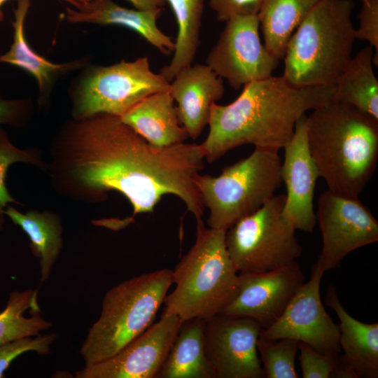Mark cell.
<instances>
[{"label":"cell","mask_w":378,"mask_h":378,"mask_svg":"<svg viewBox=\"0 0 378 378\" xmlns=\"http://www.w3.org/2000/svg\"><path fill=\"white\" fill-rule=\"evenodd\" d=\"M32 111L33 104L29 99H8L0 95V125L24 126L30 119Z\"/></svg>","instance_id":"cell-33"},{"label":"cell","mask_w":378,"mask_h":378,"mask_svg":"<svg viewBox=\"0 0 378 378\" xmlns=\"http://www.w3.org/2000/svg\"><path fill=\"white\" fill-rule=\"evenodd\" d=\"M325 303L336 313L341 357L350 364L360 377H378V323H365L351 316L344 308L335 288L330 285Z\"/></svg>","instance_id":"cell-21"},{"label":"cell","mask_w":378,"mask_h":378,"mask_svg":"<svg viewBox=\"0 0 378 378\" xmlns=\"http://www.w3.org/2000/svg\"><path fill=\"white\" fill-rule=\"evenodd\" d=\"M262 0H209L218 20L227 22L234 16L258 15Z\"/></svg>","instance_id":"cell-34"},{"label":"cell","mask_w":378,"mask_h":378,"mask_svg":"<svg viewBox=\"0 0 378 378\" xmlns=\"http://www.w3.org/2000/svg\"><path fill=\"white\" fill-rule=\"evenodd\" d=\"M279 150L255 148L217 176L200 175L195 184L209 211V227L227 230L262 206L282 183Z\"/></svg>","instance_id":"cell-7"},{"label":"cell","mask_w":378,"mask_h":378,"mask_svg":"<svg viewBox=\"0 0 378 378\" xmlns=\"http://www.w3.org/2000/svg\"><path fill=\"white\" fill-rule=\"evenodd\" d=\"M9 0H0V22L4 20V13L3 11V7L4 4L8 2ZM69 4H70L74 8H76L78 4L75 0H63Z\"/></svg>","instance_id":"cell-36"},{"label":"cell","mask_w":378,"mask_h":378,"mask_svg":"<svg viewBox=\"0 0 378 378\" xmlns=\"http://www.w3.org/2000/svg\"><path fill=\"white\" fill-rule=\"evenodd\" d=\"M5 215L29 237L32 253L39 258L41 282L47 281L62 246L59 218L48 211H29L22 214L12 206L6 209Z\"/></svg>","instance_id":"cell-25"},{"label":"cell","mask_w":378,"mask_h":378,"mask_svg":"<svg viewBox=\"0 0 378 378\" xmlns=\"http://www.w3.org/2000/svg\"><path fill=\"white\" fill-rule=\"evenodd\" d=\"M56 338L54 333L38 335L17 339L0 345V378L4 377V372L11 362L20 355L35 351L39 354H48Z\"/></svg>","instance_id":"cell-30"},{"label":"cell","mask_w":378,"mask_h":378,"mask_svg":"<svg viewBox=\"0 0 378 378\" xmlns=\"http://www.w3.org/2000/svg\"><path fill=\"white\" fill-rule=\"evenodd\" d=\"M120 118L155 146L178 144L188 137L179 122L175 102L169 90L148 95Z\"/></svg>","instance_id":"cell-20"},{"label":"cell","mask_w":378,"mask_h":378,"mask_svg":"<svg viewBox=\"0 0 378 378\" xmlns=\"http://www.w3.org/2000/svg\"><path fill=\"white\" fill-rule=\"evenodd\" d=\"M353 0H322L287 44L282 76L296 87L335 85L351 59L355 37Z\"/></svg>","instance_id":"cell-5"},{"label":"cell","mask_w":378,"mask_h":378,"mask_svg":"<svg viewBox=\"0 0 378 378\" xmlns=\"http://www.w3.org/2000/svg\"><path fill=\"white\" fill-rule=\"evenodd\" d=\"M172 284V270L164 268L135 276L108 290L101 314L80 346L85 366L111 357L147 330Z\"/></svg>","instance_id":"cell-6"},{"label":"cell","mask_w":378,"mask_h":378,"mask_svg":"<svg viewBox=\"0 0 378 378\" xmlns=\"http://www.w3.org/2000/svg\"><path fill=\"white\" fill-rule=\"evenodd\" d=\"M52 150V183L64 195L96 202L117 191L134 215L152 212L163 196L173 195L195 219L204 214L195 181L204 167L200 144L155 146L120 117L100 113L66 122Z\"/></svg>","instance_id":"cell-1"},{"label":"cell","mask_w":378,"mask_h":378,"mask_svg":"<svg viewBox=\"0 0 378 378\" xmlns=\"http://www.w3.org/2000/svg\"><path fill=\"white\" fill-rule=\"evenodd\" d=\"M300 342L290 338L258 337L257 349L265 377L298 378L295 360Z\"/></svg>","instance_id":"cell-28"},{"label":"cell","mask_w":378,"mask_h":378,"mask_svg":"<svg viewBox=\"0 0 378 378\" xmlns=\"http://www.w3.org/2000/svg\"><path fill=\"white\" fill-rule=\"evenodd\" d=\"M374 49H361L338 78L332 101L346 104L378 120V80L373 70Z\"/></svg>","instance_id":"cell-23"},{"label":"cell","mask_w":378,"mask_h":378,"mask_svg":"<svg viewBox=\"0 0 378 378\" xmlns=\"http://www.w3.org/2000/svg\"><path fill=\"white\" fill-rule=\"evenodd\" d=\"M335 85L296 87L282 76L244 86L232 103L211 108L209 133L200 144L214 162L232 148L247 144L279 150L290 140L298 120L309 110L332 100Z\"/></svg>","instance_id":"cell-2"},{"label":"cell","mask_w":378,"mask_h":378,"mask_svg":"<svg viewBox=\"0 0 378 378\" xmlns=\"http://www.w3.org/2000/svg\"><path fill=\"white\" fill-rule=\"evenodd\" d=\"M205 321H183L157 378H216L204 349Z\"/></svg>","instance_id":"cell-22"},{"label":"cell","mask_w":378,"mask_h":378,"mask_svg":"<svg viewBox=\"0 0 378 378\" xmlns=\"http://www.w3.org/2000/svg\"><path fill=\"white\" fill-rule=\"evenodd\" d=\"M162 8L131 9L112 0H93L67 7L64 18L70 23H89L99 25H118L134 31L163 54L174 52L175 43L158 26Z\"/></svg>","instance_id":"cell-19"},{"label":"cell","mask_w":378,"mask_h":378,"mask_svg":"<svg viewBox=\"0 0 378 378\" xmlns=\"http://www.w3.org/2000/svg\"><path fill=\"white\" fill-rule=\"evenodd\" d=\"M300 365L304 378H330L339 355L318 352L309 344L300 342Z\"/></svg>","instance_id":"cell-31"},{"label":"cell","mask_w":378,"mask_h":378,"mask_svg":"<svg viewBox=\"0 0 378 378\" xmlns=\"http://www.w3.org/2000/svg\"><path fill=\"white\" fill-rule=\"evenodd\" d=\"M306 115L309 150L329 190L358 197L378 160V120L335 101Z\"/></svg>","instance_id":"cell-3"},{"label":"cell","mask_w":378,"mask_h":378,"mask_svg":"<svg viewBox=\"0 0 378 378\" xmlns=\"http://www.w3.org/2000/svg\"><path fill=\"white\" fill-rule=\"evenodd\" d=\"M284 203L285 195H274L226 230V248L239 273L273 270L301 256L295 228L284 214Z\"/></svg>","instance_id":"cell-9"},{"label":"cell","mask_w":378,"mask_h":378,"mask_svg":"<svg viewBox=\"0 0 378 378\" xmlns=\"http://www.w3.org/2000/svg\"><path fill=\"white\" fill-rule=\"evenodd\" d=\"M169 92L181 125L195 140L208 125L211 106L223 97L225 88L223 79L207 64H192L176 73Z\"/></svg>","instance_id":"cell-17"},{"label":"cell","mask_w":378,"mask_h":378,"mask_svg":"<svg viewBox=\"0 0 378 378\" xmlns=\"http://www.w3.org/2000/svg\"><path fill=\"white\" fill-rule=\"evenodd\" d=\"M315 214L323 239L316 263L324 272L337 267L353 251L378 241V221L358 197L327 190L319 196Z\"/></svg>","instance_id":"cell-11"},{"label":"cell","mask_w":378,"mask_h":378,"mask_svg":"<svg viewBox=\"0 0 378 378\" xmlns=\"http://www.w3.org/2000/svg\"><path fill=\"white\" fill-rule=\"evenodd\" d=\"M322 0H262L258 17L264 45L276 59L284 58L293 32Z\"/></svg>","instance_id":"cell-24"},{"label":"cell","mask_w":378,"mask_h":378,"mask_svg":"<svg viewBox=\"0 0 378 378\" xmlns=\"http://www.w3.org/2000/svg\"><path fill=\"white\" fill-rule=\"evenodd\" d=\"M169 82L153 72L147 57L107 65L88 64L69 87L72 117L100 113L121 117L148 95L169 90Z\"/></svg>","instance_id":"cell-8"},{"label":"cell","mask_w":378,"mask_h":378,"mask_svg":"<svg viewBox=\"0 0 378 378\" xmlns=\"http://www.w3.org/2000/svg\"><path fill=\"white\" fill-rule=\"evenodd\" d=\"M258 15L234 16L225 22L207 64L234 89L272 76L279 60L261 43Z\"/></svg>","instance_id":"cell-10"},{"label":"cell","mask_w":378,"mask_h":378,"mask_svg":"<svg viewBox=\"0 0 378 378\" xmlns=\"http://www.w3.org/2000/svg\"><path fill=\"white\" fill-rule=\"evenodd\" d=\"M38 289L13 291L0 313V345L22 337L36 336L51 323L40 314Z\"/></svg>","instance_id":"cell-27"},{"label":"cell","mask_w":378,"mask_h":378,"mask_svg":"<svg viewBox=\"0 0 378 378\" xmlns=\"http://www.w3.org/2000/svg\"><path fill=\"white\" fill-rule=\"evenodd\" d=\"M15 162H25L43 167L41 156L35 149H20L10 141L6 131L0 127V230L4 228L5 210L9 203H18L6 186V173Z\"/></svg>","instance_id":"cell-29"},{"label":"cell","mask_w":378,"mask_h":378,"mask_svg":"<svg viewBox=\"0 0 378 378\" xmlns=\"http://www.w3.org/2000/svg\"><path fill=\"white\" fill-rule=\"evenodd\" d=\"M182 321L162 313L160 319L111 357L76 372L77 378H157Z\"/></svg>","instance_id":"cell-14"},{"label":"cell","mask_w":378,"mask_h":378,"mask_svg":"<svg viewBox=\"0 0 378 378\" xmlns=\"http://www.w3.org/2000/svg\"><path fill=\"white\" fill-rule=\"evenodd\" d=\"M177 24L172 59L160 74L171 82L181 69L192 64L200 46L204 0H166Z\"/></svg>","instance_id":"cell-26"},{"label":"cell","mask_w":378,"mask_h":378,"mask_svg":"<svg viewBox=\"0 0 378 378\" xmlns=\"http://www.w3.org/2000/svg\"><path fill=\"white\" fill-rule=\"evenodd\" d=\"M31 0H17L13 9V41L9 50L0 55V64L17 66L31 74L36 80L38 103L46 106L57 80L66 74L80 70L89 63L83 57L64 63H53L35 52L28 43L24 33V22Z\"/></svg>","instance_id":"cell-18"},{"label":"cell","mask_w":378,"mask_h":378,"mask_svg":"<svg viewBox=\"0 0 378 378\" xmlns=\"http://www.w3.org/2000/svg\"><path fill=\"white\" fill-rule=\"evenodd\" d=\"M324 272L314 263L310 279L299 288L278 320L262 330L259 337L293 339L320 353L339 355V328L326 312L320 295Z\"/></svg>","instance_id":"cell-12"},{"label":"cell","mask_w":378,"mask_h":378,"mask_svg":"<svg viewBox=\"0 0 378 378\" xmlns=\"http://www.w3.org/2000/svg\"><path fill=\"white\" fill-rule=\"evenodd\" d=\"M262 330L250 318L223 313L205 321V353L216 378L265 377L257 349Z\"/></svg>","instance_id":"cell-13"},{"label":"cell","mask_w":378,"mask_h":378,"mask_svg":"<svg viewBox=\"0 0 378 378\" xmlns=\"http://www.w3.org/2000/svg\"><path fill=\"white\" fill-rule=\"evenodd\" d=\"M195 241L172 270L174 290L164 300L162 313L182 321H207L222 312L239 288V272L228 255L225 230L206 228L196 219Z\"/></svg>","instance_id":"cell-4"},{"label":"cell","mask_w":378,"mask_h":378,"mask_svg":"<svg viewBox=\"0 0 378 378\" xmlns=\"http://www.w3.org/2000/svg\"><path fill=\"white\" fill-rule=\"evenodd\" d=\"M304 281L297 261L270 271L239 273L238 291L221 313L250 318L267 328L281 316Z\"/></svg>","instance_id":"cell-15"},{"label":"cell","mask_w":378,"mask_h":378,"mask_svg":"<svg viewBox=\"0 0 378 378\" xmlns=\"http://www.w3.org/2000/svg\"><path fill=\"white\" fill-rule=\"evenodd\" d=\"M359 25L355 29L356 39L365 40L374 50L373 64H378V0H360Z\"/></svg>","instance_id":"cell-32"},{"label":"cell","mask_w":378,"mask_h":378,"mask_svg":"<svg viewBox=\"0 0 378 378\" xmlns=\"http://www.w3.org/2000/svg\"><path fill=\"white\" fill-rule=\"evenodd\" d=\"M78 6L93 0H75ZM136 9L149 10L153 8H162L166 0H128ZM77 8V7H76Z\"/></svg>","instance_id":"cell-35"},{"label":"cell","mask_w":378,"mask_h":378,"mask_svg":"<svg viewBox=\"0 0 378 378\" xmlns=\"http://www.w3.org/2000/svg\"><path fill=\"white\" fill-rule=\"evenodd\" d=\"M284 148L281 175L287 190L284 214L295 230L312 232L316 223L313 200L320 174L309 150L305 114Z\"/></svg>","instance_id":"cell-16"}]
</instances>
